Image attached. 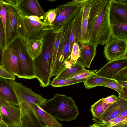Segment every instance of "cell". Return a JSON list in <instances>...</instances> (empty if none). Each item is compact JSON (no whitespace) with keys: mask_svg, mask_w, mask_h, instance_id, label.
Segmentation results:
<instances>
[{"mask_svg":"<svg viewBox=\"0 0 127 127\" xmlns=\"http://www.w3.org/2000/svg\"><path fill=\"white\" fill-rule=\"evenodd\" d=\"M111 0H90L88 31L89 42L96 47L105 45L113 37L109 16Z\"/></svg>","mask_w":127,"mask_h":127,"instance_id":"6da1fadb","label":"cell"},{"mask_svg":"<svg viewBox=\"0 0 127 127\" xmlns=\"http://www.w3.org/2000/svg\"><path fill=\"white\" fill-rule=\"evenodd\" d=\"M16 7L18 14V36L25 42L44 37L48 33L49 30L42 20L18 5Z\"/></svg>","mask_w":127,"mask_h":127,"instance_id":"7a4b0ae2","label":"cell"},{"mask_svg":"<svg viewBox=\"0 0 127 127\" xmlns=\"http://www.w3.org/2000/svg\"><path fill=\"white\" fill-rule=\"evenodd\" d=\"M40 107L56 119L70 121L75 119L79 115L77 107L71 97L59 94L53 97L46 99Z\"/></svg>","mask_w":127,"mask_h":127,"instance_id":"3957f363","label":"cell"},{"mask_svg":"<svg viewBox=\"0 0 127 127\" xmlns=\"http://www.w3.org/2000/svg\"><path fill=\"white\" fill-rule=\"evenodd\" d=\"M56 34L49 31L44 39L42 51L33 60L36 78L40 86L46 87L50 84L51 77L53 48Z\"/></svg>","mask_w":127,"mask_h":127,"instance_id":"277c9868","label":"cell"},{"mask_svg":"<svg viewBox=\"0 0 127 127\" xmlns=\"http://www.w3.org/2000/svg\"><path fill=\"white\" fill-rule=\"evenodd\" d=\"M8 46L14 52L18 58V67L16 76L19 78L27 79L36 78L33 60L27 51L25 42L18 36Z\"/></svg>","mask_w":127,"mask_h":127,"instance_id":"5b68a950","label":"cell"},{"mask_svg":"<svg viewBox=\"0 0 127 127\" xmlns=\"http://www.w3.org/2000/svg\"><path fill=\"white\" fill-rule=\"evenodd\" d=\"M72 21L64 26L59 31L61 33L60 42L51 72V77L57 76L65 69V63L70 60L73 48L70 40Z\"/></svg>","mask_w":127,"mask_h":127,"instance_id":"8992f818","label":"cell"},{"mask_svg":"<svg viewBox=\"0 0 127 127\" xmlns=\"http://www.w3.org/2000/svg\"><path fill=\"white\" fill-rule=\"evenodd\" d=\"M84 0H73L58 6L56 16L50 30L56 33L74 19L81 8Z\"/></svg>","mask_w":127,"mask_h":127,"instance_id":"52a82bcc","label":"cell"},{"mask_svg":"<svg viewBox=\"0 0 127 127\" xmlns=\"http://www.w3.org/2000/svg\"><path fill=\"white\" fill-rule=\"evenodd\" d=\"M8 81L15 92L19 105L24 103L36 104L40 106L46 100L41 95L35 93L22 83L18 82L15 80H9Z\"/></svg>","mask_w":127,"mask_h":127,"instance_id":"ba28073f","label":"cell"},{"mask_svg":"<svg viewBox=\"0 0 127 127\" xmlns=\"http://www.w3.org/2000/svg\"><path fill=\"white\" fill-rule=\"evenodd\" d=\"M0 113L8 127H20L21 110L19 107L10 103L0 96Z\"/></svg>","mask_w":127,"mask_h":127,"instance_id":"9c48e42d","label":"cell"},{"mask_svg":"<svg viewBox=\"0 0 127 127\" xmlns=\"http://www.w3.org/2000/svg\"><path fill=\"white\" fill-rule=\"evenodd\" d=\"M127 39L115 36L105 44L104 54L109 61L127 56Z\"/></svg>","mask_w":127,"mask_h":127,"instance_id":"30bf717a","label":"cell"},{"mask_svg":"<svg viewBox=\"0 0 127 127\" xmlns=\"http://www.w3.org/2000/svg\"><path fill=\"white\" fill-rule=\"evenodd\" d=\"M118 97L117 100L109 106L101 115L93 119L95 123L107 124L110 120L118 117L123 111L127 109V100Z\"/></svg>","mask_w":127,"mask_h":127,"instance_id":"8fae6325","label":"cell"},{"mask_svg":"<svg viewBox=\"0 0 127 127\" xmlns=\"http://www.w3.org/2000/svg\"><path fill=\"white\" fill-rule=\"evenodd\" d=\"M6 24V47L18 36V14L16 6L7 5Z\"/></svg>","mask_w":127,"mask_h":127,"instance_id":"7c38bea8","label":"cell"},{"mask_svg":"<svg viewBox=\"0 0 127 127\" xmlns=\"http://www.w3.org/2000/svg\"><path fill=\"white\" fill-rule=\"evenodd\" d=\"M126 67L127 57L109 61L94 74L105 78L114 79L115 76L119 71Z\"/></svg>","mask_w":127,"mask_h":127,"instance_id":"4fadbf2b","label":"cell"},{"mask_svg":"<svg viewBox=\"0 0 127 127\" xmlns=\"http://www.w3.org/2000/svg\"><path fill=\"white\" fill-rule=\"evenodd\" d=\"M34 105L26 103L19 104L21 112L20 127H42L34 111Z\"/></svg>","mask_w":127,"mask_h":127,"instance_id":"5bb4252c","label":"cell"},{"mask_svg":"<svg viewBox=\"0 0 127 127\" xmlns=\"http://www.w3.org/2000/svg\"><path fill=\"white\" fill-rule=\"evenodd\" d=\"M110 22H127V0H111L109 11Z\"/></svg>","mask_w":127,"mask_h":127,"instance_id":"9a60e30c","label":"cell"},{"mask_svg":"<svg viewBox=\"0 0 127 127\" xmlns=\"http://www.w3.org/2000/svg\"><path fill=\"white\" fill-rule=\"evenodd\" d=\"M90 0H84L83 5L82 13L80 19L77 40L79 44L89 42L88 31V15Z\"/></svg>","mask_w":127,"mask_h":127,"instance_id":"2e32d148","label":"cell"},{"mask_svg":"<svg viewBox=\"0 0 127 127\" xmlns=\"http://www.w3.org/2000/svg\"><path fill=\"white\" fill-rule=\"evenodd\" d=\"M18 58L14 52L9 46L3 51L2 66L10 74L16 76L19 65Z\"/></svg>","mask_w":127,"mask_h":127,"instance_id":"e0dca14e","label":"cell"},{"mask_svg":"<svg viewBox=\"0 0 127 127\" xmlns=\"http://www.w3.org/2000/svg\"><path fill=\"white\" fill-rule=\"evenodd\" d=\"M80 57L81 58L84 66L89 68L91 63L95 57L97 47L92 43L89 42L80 44Z\"/></svg>","mask_w":127,"mask_h":127,"instance_id":"ac0fdd59","label":"cell"},{"mask_svg":"<svg viewBox=\"0 0 127 127\" xmlns=\"http://www.w3.org/2000/svg\"><path fill=\"white\" fill-rule=\"evenodd\" d=\"M35 112L42 127H62V125L36 104L33 106Z\"/></svg>","mask_w":127,"mask_h":127,"instance_id":"d6986e66","label":"cell"},{"mask_svg":"<svg viewBox=\"0 0 127 127\" xmlns=\"http://www.w3.org/2000/svg\"><path fill=\"white\" fill-rule=\"evenodd\" d=\"M0 96L12 104L19 107L15 92L7 79L0 77Z\"/></svg>","mask_w":127,"mask_h":127,"instance_id":"ffe728a7","label":"cell"},{"mask_svg":"<svg viewBox=\"0 0 127 127\" xmlns=\"http://www.w3.org/2000/svg\"><path fill=\"white\" fill-rule=\"evenodd\" d=\"M31 14L37 16L43 21L45 12L36 0H20L18 5Z\"/></svg>","mask_w":127,"mask_h":127,"instance_id":"44dd1931","label":"cell"},{"mask_svg":"<svg viewBox=\"0 0 127 127\" xmlns=\"http://www.w3.org/2000/svg\"><path fill=\"white\" fill-rule=\"evenodd\" d=\"M44 37L38 40L25 42L27 51L30 57L33 60L38 57L42 51Z\"/></svg>","mask_w":127,"mask_h":127,"instance_id":"7402d4cb","label":"cell"},{"mask_svg":"<svg viewBox=\"0 0 127 127\" xmlns=\"http://www.w3.org/2000/svg\"><path fill=\"white\" fill-rule=\"evenodd\" d=\"M85 69L81 61L78 60L70 68L66 69L56 76L57 79L71 78L82 70Z\"/></svg>","mask_w":127,"mask_h":127,"instance_id":"603a6c76","label":"cell"},{"mask_svg":"<svg viewBox=\"0 0 127 127\" xmlns=\"http://www.w3.org/2000/svg\"><path fill=\"white\" fill-rule=\"evenodd\" d=\"M115 80L105 78L96 75L94 73L83 82L85 87L91 89L97 86H101L103 84L108 82L116 81Z\"/></svg>","mask_w":127,"mask_h":127,"instance_id":"cb8c5ba5","label":"cell"},{"mask_svg":"<svg viewBox=\"0 0 127 127\" xmlns=\"http://www.w3.org/2000/svg\"><path fill=\"white\" fill-rule=\"evenodd\" d=\"M114 36L127 39V22L114 21L111 22Z\"/></svg>","mask_w":127,"mask_h":127,"instance_id":"d4e9b609","label":"cell"},{"mask_svg":"<svg viewBox=\"0 0 127 127\" xmlns=\"http://www.w3.org/2000/svg\"><path fill=\"white\" fill-rule=\"evenodd\" d=\"M103 98L100 99L91 106L90 110L93 117V119L100 116L111 105L104 103L103 101Z\"/></svg>","mask_w":127,"mask_h":127,"instance_id":"484cf974","label":"cell"},{"mask_svg":"<svg viewBox=\"0 0 127 127\" xmlns=\"http://www.w3.org/2000/svg\"><path fill=\"white\" fill-rule=\"evenodd\" d=\"M85 80H78L72 78L57 79L54 78L52 80L50 85L54 87H62L83 82Z\"/></svg>","mask_w":127,"mask_h":127,"instance_id":"4316f807","label":"cell"},{"mask_svg":"<svg viewBox=\"0 0 127 127\" xmlns=\"http://www.w3.org/2000/svg\"><path fill=\"white\" fill-rule=\"evenodd\" d=\"M56 8L49 9L45 13L43 20L44 25L50 30L52 24L55 20L56 16Z\"/></svg>","mask_w":127,"mask_h":127,"instance_id":"83f0119b","label":"cell"},{"mask_svg":"<svg viewBox=\"0 0 127 127\" xmlns=\"http://www.w3.org/2000/svg\"><path fill=\"white\" fill-rule=\"evenodd\" d=\"M80 52L78 44L74 43L70 61L73 64H75L80 57Z\"/></svg>","mask_w":127,"mask_h":127,"instance_id":"f1b7e54d","label":"cell"},{"mask_svg":"<svg viewBox=\"0 0 127 127\" xmlns=\"http://www.w3.org/2000/svg\"><path fill=\"white\" fill-rule=\"evenodd\" d=\"M97 70H90L86 69L82 70L71 78L78 80H86L94 73L97 71Z\"/></svg>","mask_w":127,"mask_h":127,"instance_id":"f546056e","label":"cell"},{"mask_svg":"<svg viewBox=\"0 0 127 127\" xmlns=\"http://www.w3.org/2000/svg\"><path fill=\"white\" fill-rule=\"evenodd\" d=\"M55 33V39L53 48L52 71L54 66L59 48L60 37V31Z\"/></svg>","mask_w":127,"mask_h":127,"instance_id":"4dcf8cb0","label":"cell"},{"mask_svg":"<svg viewBox=\"0 0 127 127\" xmlns=\"http://www.w3.org/2000/svg\"><path fill=\"white\" fill-rule=\"evenodd\" d=\"M7 7V5L5 4H3L0 6V19L1 20L5 33Z\"/></svg>","mask_w":127,"mask_h":127,"instance_id":"1f68e13d","label":"cell"},{"mask_svg":"<svg viewBox=\"0 0 127 127\" xmlns=\"http://www.w3.org/2000/svg\"><path fill=\"white\" fill-rule=\"evenodd\" d=\"M114 79L117 81L127 82V67L119 71L116 75Z\"/></svg>","mask_w":127,"mask_h":127,"instance_id":"d6a6232c","label":"cell"},{"mask_svg":"<svg viewBox=\"0 0 127 127\" xmlns=\"http://www.w3.org/2000/svg\"><path fill=\"white\" fill-rule=\"evenodd\" d=\"M101 86L108 87L113 89L118 93L119 95L122 91V87L117 81L108 82L102 85Z\"/></svg>","mask_w":127,"mask_h":127,"instance_id":"836d02e7","label":"cell"},{"mask_svg":"<svg viewBox=\"0 0 127 127\" xmlns=\"http://www.w3.org/2000/svg\"><path fill=\"white\" fill-rule=\"evenodd\" d=\"M0 45L3 49L6 47V35L0 19Z\"/></svg>","mask_w":127,"mask_h":127,"instance_id":"e575fe53","label":"cell"},{"mask_svg":"<svg viewBox=\"0 0 127 127\" xmlns=\"http://www.w3.org/2000/svg\"><path fill=\"white\" fill-rule=\"evenodd\" d=\"M15 76L9 73L2 66H0V77L7 79L15 80Z\"/></svg>","mask_w":127,"mask_h":127,"instance_id":"d590c367","label":"cell"},{"mask_svg":"<svg viewBox=\"0 0 127 127\" xmlns=\"http://www.w3.org/2000/svg\"><path fill=\"white\" fill-rule=\"evenodd\" d=\"M118 98L116 95H113L106 98H103V101L105 103L111 104L117 100Z\"/></svg>","mask_w":127,"mask_h":127,"instance_id":"8d00e7d4","label":"cell"},{"mask_svg":"<svg viewBox=\"0 0 127 127\" xmlns=\"http://www.w3.org/2000/svg\"><path fill=\"white\" fill-rule=\"evenodd\" d=\"M20 0H3V4L16 6L19 4Z\"/></svg>","mask_w":127,"mask_h":127,"instance_id":"74e56055","label":"cell"},{"mask_svg":"<svg viewBox=\"0 0 127 127\" xmlns=\"http://www.w3.org/2000/svg\"><path fill=\"white\" fill-rule=\"evenodd\" d=\"M120 94L118 97L127 100V87L123 86Z\"/></svg>","mask_w":127,"mask_h":127,"instance_id":"f35d334b","label":"cell"},{"mask_svg":"<svg viewBox=\"0 0 127 127\" xmlns=\"http://www.w3.org/2000/svg\"><path fill=\"white\" fill-rule=\"evenodd\" d=\"M3 49L0 45V66H2V58Z\"/></svg>","mask_w":127,"mask_h":127,"instance_id":"ab89813d","label":"cell"},{"mask_svg":"<svg viewBox=\"0 0 127 127\" xmlns=\"http://www.w3.org/2000/svg\"><path fill=\"white\" fill-rule=\"evenodd\" d=\"M110 127H127V123L115 125Z\"/></svg>","mask_w":127,"mask_h":127,"instance_id":"60d3db41","label":"cell"},{"mask_svg":"<svg viewBox=\"0 0 127 127\" xmlns=\"http://www.w3.org/2000/svg\"><path fill=\"white\" fill-rule=\"evenodd\" d=\"M0 123H1L2 124L7 125L5 124V123H4V122H3V121L2 120V116H1V114L0 113Z\"/></svg>","mask_w":127,"mask_h":127,"instance_id":"b9f144b4","label":"cell"},{"mask_svg":"<svg viewBox=\"0 0 127 127\" xmlns=\"http://www.w3.org/2000/svg\"><path fill=\"white\" fill-rule=\"evenodd\" d=\"M88 127H97L96 124L95 123L89 126Z\"/></svg>","mask_w":127,"mask_h":127,"instance_id":"7bdbcfd3","label":"cell"},{"mask_svg":"<svg viewBox=\"0 0 127 127\" xmlns=\"http://www.w3.org/2000/svg\"><path fill=\"white\" fill-rule=\"evenodd\" d=\"M0 127H8L6 125L2 124L1 123H0Z\"/></svg>","mask_w":127,"mask_h":127,"instance_id":"ee69618b","label":"cell"},{"mask_svg":"<svg viewBox=\"0 0 127 127\" xmlns=\"http://www.w3.org/2000/svg\"><path fill=\"white\" fill-rule=\"evenodd\" d=\"M3 4V0H0V6Z\"/></svg>","mask_w":127,"mask_h":127,"instance_id":"f6af8a7d","label":"cell"},{"mask_svg":"<svg viewBox=\"0 0 127 127\" xmlns=\"http://www.w3.org/2000/svg\"></svg>","mask_w":127,"mask_h":127,"instance_id":"bcb514c9","label":"cell"}]
</instances>
